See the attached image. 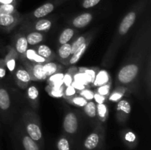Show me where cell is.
I'll list each match as a JSON object with an SVG mask.
<instances>
[{
	"mask_svg": "<svg viewBox=\"0 0 151 150\" xmlns=\"http://www.w3.org/2000/svg\"><path fill=\"white\" fill-rule=\"evenodd\" d=\"M106 131L101 124H97L94 130L83 141L84 150H99L103 146Z\"/></svg>",
	"mask_w": 151,
	"mask_h": 150,
	"instance_id": "obj_4",
	"label": "cell"
},
{
	"mask_svg": "<svg viewBox=\"0 0 151 150\" xmlns=\"http://www.w3.org/2000/svg\"><path fill=\"white\" fill-rule=\"evenodd\" d=\"M147 1L148 0H138L122 19L112 38L111 42L109 44V48L103 57L102 63L105 66L109 67L114 63L119 49L122 46L125 37L135 24L138 18L143 13Z\"/></svg>",
	"mask_w": 151,
	"mask_h": 150,
	"instance_id": "obj_2",
	"label": "cell"
},
{
	"mask_svg": "<svg viewBox=\"0 0 151 150\" xmlns=\"http://www.w3.org/2000/svg\"><path fill=\"white\" fill-rule=\"evenodd\" d=\"M78 69H77V68H70L66 72V74H64L63 79V83L65 88L72 85V82H74V76H75V73L78 71Z\"/></svg>",
	"mask_w": 151,
	"mask_h": 150,
	"instance_id": "obj_36",
	"label": "cell"
},
{
	"mask_svg": "<svg viewBox=\"0 0 151 150\" xmlns=\"http://www.w3.org/2000/svg\"><path fill=\"white\" fill-rule=\"evenodd\" d=\"M15 135L19 141L22 150H41V146L25 132L23 125L18 124L15 126Z\"/></svg>",
	"mask_w": 151,
	"mask_h": 150,
	"instance_id": "obj_5",
	"label": "cell"
},
{
	"mask_svg": "<svg viewBox=\"0 0 151 150\" xmlns=\"http://www.w3.org/2000/svg\"><path fill=\"white\" fill-rule=\"evenodd\" d=\"M91 41H92V35H91V36L87 39V41H86V42L84 43V44H83V45L81 46L80 47V48L78 49L72 56H71L69 61H68L67 65L76 64V63L81 60V57H82L83 55L84 54V53L86 52V51L87 49H88V46L91 44Z\"/></svg>",
	"mask_w": 151,
	"mask_h": 150,
	"instance_id": "obj_19",
	"label": "cell"
},
{
	"mask_svg": "<svg viewBox=\"0 0 151 150\" xmlns=\"http://www.w3.org/2000/svg\"><path fill=\"white\" fill-rule=\"evenodd\" d=\"M91 34H84V35H81L72 41V55L87 41L88 38L91 36ZM71 55V56H72Z\"/></svg>",
	"mask_w": 151,
	"mask_h": 150,
	"instance_id": "obj_31",
	"label": "cell"
},
{
	"mask_svg": "<svg viewBox=\"0 0 151 150\" xmlns=\"http://www.w3.org/2000/svg\"><path fill=\"white\" fill-rule=\"evenodd\" d=\"M24 60H27V61L35 63H39V64H45L46 63L49 62L46 59H44V57L38 55L34 47L28 48V49L27 50L23 61H24Z\"/></svg>",
	"mask_w": 151,
	"mask_h": 150,
	"instance_id": "obj_24",
	"label": "cell"
},
{
	"mask_svg": "<svg viewBox=\"0 0 151 150\" xmlns=\"http://www.w3.org/2000/svg\"><path fill=\"white\" fill-rule=\"evenodd\" d=\"M75 30L71 27H66L60 32L58 37V44L63 45V44H68L72 41V38L75 35Z\"/></svg>",
	"mask_w": 151,
	"mask_h": 150,
	"instance_id": "obj_27",
	"label": "cell"
},
{
	"mask_svg": "<svg viewBox=\"0 0 151 150\" xmlns=\"http://www.w3.org/2000/svg\"><path fill=\"white\" fill-rule=\"evenodd\" d=\"M72 85L73 86V88H75L76 91H81V90L86 88V85H84V84L81 83V82H77V81H74V82H72Z\"/></svg>",
	"mask_w": 151,
	"mask_h": 150,
	"instance_id": "obj_44",
	"label": "cell"
},
{
	"mask_svg": "<svg viewBox=\"0 0 151 150\" xmlns=\"http://www.w3.org/2000/svg\"><path fill=\"white\" fill-rule=\"evenodd\" d=\"M43 69H44V71L47 78L51 76L52 75L55 74L63 71V67H62L61 65L52 61H49L43 65Z\"/></svg>",
	"mask_w": 151,
	"mask_h": 150,
	"instance_id": "obj_25",
	"label": "cell"
},
{
	"mask_svg": "<svg viewBox=\"0 0 151 150\" xmlns=\"http://www.w3.org/2000/svg\"><path fill=\"white\" fill-rule=\"evenodd\" d=\"M77 93V91L73 88L72 85H70L69 87H66L65 88V91H64V96H63V98H66V97H69L75 95Z\"/></svg>",
	"mask_w": 151,
	"mask_h": 150,
	"instance_id": "obj_41",
	"label": "cell"
},
{
	"mask_svg": "<svg viewBox=\"0 0 151 150\" xmlns=\"http://www.w3.org/2000/svg\"><path fill=\"white\" fill-rule=\"evenodd\" d=\"M63 75H64V74L62 71H60L58 72V73L52 75L51 76L47 78L49 85L52 87H60L63 85Z\"/></svg>",
	"mask_w": 151,
	"mask_h": 150,
	"instance_id": "obj_33",
	"label": "cell"
},
{
	"mask_svg": "<svg viewBox=\"0 0 151 150\" xmlns=\"http://www.w3.org/2000/svg\"><path fill=\"white\" fill-rule=\"evenodd\" d=\"M94 19V15L90 12H85L75 16L72 19L70 24L73 27L82 29L88 26Z\"/></svg>",
	"mask_w": 151,
	"mask_h": 150,
	"instance_id": "obj_15",
	"label": "cell"
},
{
	"mask_svg": "<svg viewBox=\"0 0 151 150\" xmlns=\"http://www.w3.org/2000/svg\"><path fill=\"white\" fill-rule=\"evenodd\" d=\"M19 0H0V4H16L18 5Z\"/></svg>",
	"mask_w": 151,
	"mask_h": 150,
	"instance_id": "obj_45",
	"label": "cell"
},
{
	"mask_svg": "<svg viewBox=\"0 0 151 150\" xmlns=\"http://www.w3.org/2000/svg\"><path fill=\"white\" fill-rule=\"evenodd\" d=\"M27 99L32 110L37 111L39 107V91L35 85H30L27 90Z\"/></svg>",
	"mask_w": 151,
	"mask_h": 150,
	"instance_id": "obj_17",
	"label": "cell"
},
{
	"mask_svg": "<svg viewBox=\"0 0 151 150\" xmlns=\"http://www.w3.org/2000/svg\"><path fill=\"white\" fill-rule=\"evenodd\" d=\"M78 70L85 74L88 79V83L91 85L95 79L96 74L99 71V69L97 68H80Z\"/></svg>",
	"mask_w": 151,
	"mask_h": 150,
	"instance_id": "obj_35",
	"label": "cell"
},
{
	"mask_svg": "<svg viewBox=\"0 0 151 150\" xmlns=\"http://www.w3.org/2000/svg\"><path fill=\"white\" fill-rule=\"evenodd\" d=\"M26 39L27 41L29 46H35L41 44V42L44 41L45 35L44 32H36V31H31L25 35Z\"/></svg>",
	"mask_w": 151,
	"mask_h": 150,
	"instance_id": "obj_22",
	"label": "cell"
},
{
	"mask_svg": "<svg viewBox=\"0 0 151 150\" xmlns=\"http://www.w3.org/2000/svg\"><path fill=\"white\" fill-rule=\"evenodd\" d=\"M102 0H82L81 7L84 9H90L97 6Z\"/></svg>",
	"mask_w": 151,
	"mask_h": 150,
	"instance_id": "obj_40",
	"label": "cell"
},
{
	"mask_svg": "<svg viewBox=\"0 0 151 150\" xmlns=\"http://www.w3.org/2000/svg\"><path fill=\"white\" fill-rule=\"evenodd\" d=\"M121 138L127 147L134 149L138 144V138L133 131L130 129H125L121 133Z\"/></svg>",
	"mask_w": 151,
	"mask_h": 150,
	"instance_id": "obj_18",
	"label": "cell"
},
{
	"mask_svg": "<svg viewBox=\"0 0 151 150\" xmlns=\"http://www.w3.org/2000/svg\"><path fill=\"white\" fill-rule=\"evenodd\" d=\"M18 58L19 57H18L16 51L13 48V46H10V49H9L8 52L4 57V63H5L6 69L11 73L14 72L15 69H16V60H17Z\"/></svg>",
	"mask_w": 151,
	"mask_h": 150,
	"instance_id": "obj_20",
	"label": "cell"
},
{
	"mask_svg": "<svg viewBox=\"0 0 151 150\" xmlns=\"http://www.w3.org/2000/svg\"><path fill=\"white\" fill-rule=\"evenodd\" d=\"M6 66L4 58H0V79L4 78L6 75Z\"/></svg>",
	"mask_w": 151,
	"mask_h": 150,
	"instance_id": "obj_42",
	"label": "cell"
},
{
	"mask_svg": "<svg viewBox=\"0 0 151 150\" xmlns=\"http://www.w3.org/2000/svg\"><path fill=\"white\" fill-rule=\"evenodd\" d=\"M13 48L16 51L18 57L22 61H23L24 59L25 53H26L27 50L29 48V45H28V43L26 39V37H25V35H24V34H19V35H18L16 36Z\"/></svg>",
	"mask_w": 151,
	"mask_h": 150,
	"instance_id": "obj_14",
	"label": "cell"
},
{
	"mask_svg": "<svg viewBox=\"0 0 151 150\" xmlns=\"http://www.w3.org/2000/svg\"><path fill=\"white\" fill-rule=\"evenodd\" d=\"M109 116V107L106 103L97 104V118L101 123L107 121Z\"/></svg>",
	"mask_w": 151,
	"mask_h": 150,
	"instance_id": "obj_28",
	"label": "cell"
},
{
	"mask_svg": "<svg viewBox=\"0 0 151 150\" xmlns=\"http://www.w3.org/2000/svg\"><path fill=\"white\" fill-rule=\"evenodd\" d=\"M72 41L68 44L59 46L56 54V58L59 62L64 65H67L68 61L72 55Z\"/></svg>",
	"mask_w": 151,
	"mask_h": 150,
	"instance_id": "obj_16",
	"label": "cell"
},
{
	"mask_svg": "<svg viewBox=\"0 0 151 150\" xmlns=\"http://www.w3.org/2000/svg\"><path fill=\"white\" fill-rule=\"evenodd\" d=\"M23 18L19 13L16 14H0V29L4 32H10L14 29Z\"/></svg>",
	"mask_w": 151,
	"mask_h": 150,
	"instance_id": "obj_7",
	"label": "cell"
},
{
	"mask_svg": "<svg viewBox=\"0 0 151 150\" xmlns=\"http://www.w3.org/2000/svg\"><path fill=\"white\" fill-rule=\"evenodd\" d=\"M80 120L78 114L71 110L66 112L63 120V129L66 135H75L79 129Z\"/></svg>",
	"mask_w": 151,
	"mask_h": 150,
	"instance_id": "obj_6",
	"label": "cell"
},
{
	"mask_svg": "<svg viewBox=\"0 0 151 150\" xmlns=\"http://www.w3.org/2000/svg\"><path fill=\"white\" fill-rule=\"evenodd\" d=\"M150 22L143 21L136 32L127 56L116 73V86L125 87L128 92L137 91L150 55Z\"/></svg>",
	"mask_w": 151,
	"mask_h": 150,
	"instance_id": "obj_1",
	"label": "cell"
},
{
	"mask_svg": "<svg viewBox=\"0 0 151 150\" xmlns=\"http://www.w3.org/2000/svg\"><path fill=\"white\" fill-rule=\"evenodd\" d=\"M23 127L26 133L40 146H44L41 124L38 113L32 109H26L22 114Z\"/></svg>",
	"mask_w": 151,
	"mask_h": 150,
	"instance_id": "obj_3",
	"label": "cell"
},
{
	"mask_svg": "<svg viewBox=\"0 0 151 150\" xmlns=\"http://www.w3.org/2000/svg\"><path fill=\"white\" fill-rule=\"evenodd\" d=\"M111 82L106 84V85H101L96 89V93L103 96L108 97L109 94L111 92Z\"/></svg>",
	"mask_w": 151,
	"mask_h": 150,
	"instance_id": "obj_38",
	"label": "cell"
},
{
	"mask_svg": "<svg viewBox=\"0 0 151 150\" xmlns=\"http://www.w3.org/2000/svg\"><path fill=\"white\" fill-rule=\"evenodd\" d=\"M65 86L62 85L60 87H52L50 85L46 88V91L48 93L50 96L53 98H63L64 96Z\"/></svg>",
	"mask_w": 151,
	"mask_h": 150,
	"instance_id": "obj_29",
	"label": "cell"
},
{
	"mask_svg": "<svg viewBox=\"0 0 151 150\" xmlns=\"http://www.w3.org/2000/svg\"><path fill=\"white\" fill-rule=\"evenodd\" d=\"M24 63L25 69L28 71L30 75L32 81H44L47 79L45 73L43 69V65L39 63H32V62L24 60L22 61Z\"/></svg>",
	"mask_w": 151,
	"mask_h": 150,
	"instance_id": "obj_9",
	"label": "cell"
},
{
	"mask_svg": "<svg viewBox=\"0 0 151 150\" xmlns=\"http://www.w3.org/2000/svg\"><path fill=\"white\" fill-rule=\"evenodd\" d=\"M63 99L70 104L77 106V107H83L87 104V102H88V101H87L86 99H84L83 97L81 96V95H77V94L72 96L66 97V98Z\"/></svg>",
	"mask_w": 151,
	"mask_h": 150,
	"instance_id": "obj_32",
	"label": "cell"
},
{
	"mask_svg": "<svg viewBox=\"0 0 151 150\" xmlns=\"http://www.w3.org/2000/svg\"><path fill=\"white\" fill-rule=\"evenodd\" d=\"M80 95L81 96L83 97L84 99L87 100V101H92L93 99H94V91H91L90 88H86L84 89L81 90V91H79Z\"/></svg>",
	"mask_w": 151,
	"mask_h": 150,
	"instance_id": "obj_39",
	"label": "cell"
},
{
	"mask_svg": "<svg viewBox=\"0 0 151 150\" xmlns=\"http://www.w3.org/2000/svg\"><path fill=\"white\" fill-rule=\"evenodd\" d=\"M57 5V1H48V2L44 3L35 9L30 13H29L27 16V19H30V20H35V19L45 18L46 16L54 11Z\"/></svg>",
	"mask_w": 151,
	"mask_h": 150,
	"instance_id": "obj_8",
	"label": "cell"
},
{
	"mask_svg": "<svg viewBox=\"0 0 151 150\" xmlns=\"http://www.w3.org/2000/svg\"><path fill=\"white\" fill-rule=\"evenodd\" d=\"M131 111V105L127 99H121L117 101L116 107V116L118 121L124 124L128 119Z\"/></svg>",
	"mask_w": 151,
	"mask_h": 150,
	"instance_id": "obj_10",
	"label": "cell"
},
{
	"mask_svg": "<svg viewBox=\"0 0 151 150\" xmlns=\"http://www.w3.org/2000/svg\"><path fill=\"white\" fill-rule=\"evenodd\" d=\"M56 146L58 150H72L70 140L65 134L59 137L56 143Z\"/></svg>",
	"mask_w": 151,
	"mask_h": 150,
	"instance_id": "obj_30",
	"label": "cell"
},
{
	"mask_svg": "<svg viewBox=\"0 0 151 150\" xmlns=\"http://www.w3.org/2000/svg\"><path fill=\"white\" fill-rule=\"evenodd\" d=\"M11 107V98L7 88L0 84V113L3 117L8 114Z\"/></svg>",
	"mask_w": 151,
	"mask_h": 150,
	"instance_id": "obj_11",
	"label": "cell"
},
{
	"mask_svg": "<svg viewBox=\"0 0 151 150\" xmlns=\"http://www.w3.org/2000/svg\"><path fill=\"white\" fill-rule=\"evenodd\" d=\"M34 48H35L37 54L44 57L47 61H52L55 58H56L55 53L46 44H38V45L34 46Z\"/></svg>",
	"mask_w": 151,
	"mask_h": 150,
	"instance_id": "obj_21",
	"label": "cell"
},
{
	"mask_svg": "<svg viewBox=\"0 0 151 150\" xmlns=\"http://www.w3.org/2000/svg\"><path fill=\"white\" fill-rule=\"evenodd\" d=\"M16 4H0V14H16L18 13Z\"/></svg>",
	"mask_w": 151,
	"mask_h": 150,
	"instance_id": "obj_37",
	"label": "cell"
},
{
	"mask_svg": "<svg viewBox=\"0 0 151 150\" xmlns=\"http://www.w3.org/2000/svg\"><path fill=\"white\" fill-rule=\"evenodd\" d=\"M53 21L50 19L42 18L35 19L34 21L29 22L27 25H29V28L32 31H36L40 32H46L50 30L52 26Z\"/></svg>",
	"mask_w": 151,
	"mask_h": 150,
	"instance_id": "obj_13",
	"label": "cell"
},
{
	"mask_svg": "<svg viewBox=\"0 0 151 150\" xmlns=\"http://www.w3.org/2000/svg\"><path fill=\"white\" fill-rule=\"evenodd\" d=\"M128 92V89L122 86H116L114 91L110 92L107 99L111 102H117L122 99V97Z\"/></svg>",
	"mask_w": 151,
	"mask_h": 150,
	"instance_id": "obj_26",
	"label": "cell"
},
{
	"mask_svg": "<svg viewBox=\"0 0 151 150\" xmlns=\"http://www.w3.org/2000/svg\"><path fill=\"white\" fill-rule=\"evenodd\" d=\"M83 107V111L90 119L97 118V104L93 101H88Z\"/></svg>",
	"mask_w": 151,
	"mask_h": 150,
	"instance_id": "obj_34",
	"label": "cell"
},
{
	"mask_svg": "<svg viewBox=\"0 0 151 150\" xmlns=\"http://www.w3.org/2000/svg\"><path fill=\"white\" fill-rule=\"evenodd\" d=\"M14 78L18 86L23 89L26 88L29 82L32 81L30 75L27 71L25 69V68L21 66H19L14 72Z\"/></svg>",
	"mask_w": 151,
	"mask_h": 150,
	"instance_id": "obj_12",
	"label": "cell"
},
{
	"mask_svg": "<svg viewBox=\"0 0 151 150\" xmlns=\"http://www.w3.org/2000/svg\"><path fill=\"white\" fill-rule=\"evenodd\" d=\"M111 82V79L109 74L106 70H100L99 69L97 74H96L95 79H94L93 83L91 84V86L98 88L101 85H106V84Z\"/></svg>",
	"mask_w": 151,
	"mask_h": 150,
	"instance_id": "obj_23",
	"label": "cell"
},
{
	"mask_svg": "<svg viewBox=\"0 0 151 150\" xmlns=\"http://www.w3.org/2000/svg\"><path fill=\"white\" fill-rule=\"evenodd\" d=\"M93 99L95 100L96 104H101V103H105V101L107 99V97L103 96L100 95L97 93H94V99Z\"/></svg>",
	"mask_w": 151,
	"mask_h": 150,
	"instance_id": "obj_43",
	"label": "cell"
}]
</instances>
